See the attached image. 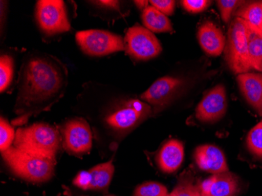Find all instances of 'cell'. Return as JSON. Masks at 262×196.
<instances>
[{
    "label": "cell",
    "instance_id": "obj_1",
    "mask_svg": "<svg viewBox=\"0 0 262 196\" xmlns=\"http://www.w3.org/2000/svg\"><path fill=\"white\" fill-rule=\"evenodd\" d=\"M68 76L67 68L57 57L39 53L28 56L19 72L17 117L13 124H24L33 115L50 110L64 96Z\"/></svg>",
    "mask_w": 262,
    "mask_h": 196
},
{
    "label": "cell",
    "instance_id": "obj_2",
    "mask_svg": "<svg viewBox=\"0 0 262 196\" xmlns=\"http://www.w3.org/2000/svg\"><path fill=\"white\" fill-rule=\"evenodd\" d=\"M62 138L57 128L47 123H35L19 128L16 132L14 146L34 157L56 163Z\"/></svg>",
    "mask_w": 262,
    "mask_h": 196
},
{
    "label": "cell",
    "instance_id": "obj_3",
    "mask_svg": "<svg viewBox=\"0 0 262 196\" xmlns=\"http://www.w3.org/2000/svg\"><path fill=\"white\" fill-rule=\"evenodd\" d=\"M3 159L13 173L26 181L41 183L49 181L54 175L56 163L34 157L14 146L1 153Z\"/></svg>",
    "mask_w": 262,
    "mask_h": 196
},
{
    "label": "cell",
    "instance_id": "obj_4",
    "mask_svg": "<svg viewBox=\"0 0 262 196\" xmlns=\"http://www.w3.org/2000/svg\"><path fill=\"white\" fill-rule=\"evenodd\" d=\"M224 51L225 62L234 74L254 70L249 55L247 25L243 19L235 17L231 22Z\"/></svg>",
    "mask_w": 262,
    "mask_h": 196
},
{
    "label": "cell",
    "instance_id": "obj_5",
    "mask_svg": "<svg viewBox=\"0 0 262 196\" xmlns=\"http://www.w3.org/2000/svg\"><path fill=\"white\" fill-rule=\"evenodd\" d=\"M76 39L81 50L90 56H105L125 51L123 38L108 31H80L76 33Z\"/></svg>",
    "mask_w": 262,
    "mask_h": 196
},
{
    "label": "cell",
    "instance_id": "obj_6",
    "mask_svg": "<svg viewBox=\"0 0 262 196\" xmlns=\"http://www.w3.org/2000/svg\"><path fill=\"white\" fill-rule=\"evenodd\" d=\"M35 17L41 31L48 36L64 33L71 29L66 5L61 0L37 1Z\"/></svg>",
    "mask_w": 262,
    "mask_h": 196
},
{
    "label": "cell",
    "instance_id": "obj_7",
    "mask_svg": "<svg viewBox=\"0 0 262 196\" xmlns=\"http://www.w3.org/2000/svg\"><path fill=\"white\" fill-rule=\"evenodd\" d=\"M126 54L137 60H148L162 52V46L157 36L138 24L129 28L124 39Z\"/></svg>",
    "mask_w": 262,
    "mask_h": 196
},
{
    "label": "cell",
    "instance_id": "obj_8",
    "mask_svg": "<svg viewBox=\"0 0 262 196\" xmlns=\"http://www.w3.org/2000/svg\"><path fill=\"white\" fill-rule=\"evenodd\" d=\"M61 134L63 147L69 154L81 156L91 151L92 134L84 119H71L63 126Z\"/></svg>",
    "mask_w": 262,
    "mask_h": 196
},
{
    "label": "cell",
    "instance_id": "obj_9",
    "mask_svg": "<svg viewBox=\"0 0 262 196\" xmlns=\"http://www.w3.org/2000/svg\"><path fill=\"white\" fill-rule=\"evenodd\" d=\"M152 114L149 104L139 100H130L122 108L113 113L106 119V122L113 129L126 130L135 127L138 122L145 120Z\"/></svg>",
    "mask_w": 262,
    "mask_h": 196
},
{
    "label": "cell",
    "instance_id": "obj_10",
    "mask_svg": "<svg viewBox=\"0 0 262 196\" xmlns=\"http://www.w3.org/2000/svg\"><path fill=\"white\" fill-rule=\"evenodd\" d=\"M227 110V97L225 86L222 84L206 93L197 106L195 116L203 122H215L220 120Z\"/></svg>",
    "mask_w": 262,
    "mask_h": 196
},
{
    "label": "cell",
    "instance_id": "obj_11",
    "mask_svg": "<svg viewBox=\"0 0 262 196\" xmlns=\"http://www.w3.org/2000/svg\"><path fill=\"white\" fill-rule=\"evenodd\" d=\"M182 85V81L177 78L170 76L160 78L141 94V100L154 109V113H160L168 104Z\"/></svg>",
    "mask_w": 262,
    "mask_h": 196
},
{
    "label": "cell",
    "instance_id": "obj_12",
    "mask_svg": "<svg viewBox=\"0 0 262 196\" xmlns=\"http://www.w3.org/2000/svg\"><path fill=\"white\" fill-rule=\"evenodd\" d=\"M198 186L201 196H237L241 191L239 178L229 171L213 175Z\"/></svg>",
    "mask_w": 262,
    "mask_h": 196
},
{
    "label": "cell",
    "instance_id": "obj_13",
    "mask_svg": "<svg viewBox=\"0 0 262 196\" xmlns=\"http://www.w3.org/2000/svg\"><path fill=\"white\" fill-rule=\"evenodd\" d=\"M194 159L198 167L208 173L216 175L229 171L223 151L212 144L199 146L195 150Z\"/></svg>",
    "mask_w": 262,
    "mask_h": 196
},
{
    "label": "cell",
    "instance_id": "obj_14",
    "mask_svg": "<svg viewBox=\"0 0 262 196\" xmlns=\"http://www.w3.org/2000/svg\"><path fill=\"white\" fill-rule=\"evenodd\" d=\"M236 80L247 102L262 117L261 72H247L238 75Z\"/></svg>",
    "mask_w": 262,
    "mask_h": 196
},
{
    "label": "cell",
    "instance_id": "obj_15",
    "mask_svg": "<svg viewBox=\"0 0 262 196\" xmlns=\"http://www.w3.org/2000/svg\"><path fill=\"white\" fill-rule=\"evenodd\" d=\"M197 37L202 49L209 55L217 57L225 50V35L220 28L210 20H205L200 25Z\"/></svg>",
    "mask_w": 262,
    "mask_h": 196
},
{
    "label": "cell",
    "instance_id": "obj_16",
    "mask_svg": "<svg viewBox=\"0 0 262 196\" xmlns=\"http://www.w3.org/2000/svg\"><path fill=\"white\" fill-rule=\"evenodd\" d=\"M157 163L163 172L171 173L178 170L184 159V146L178 140L166 141L159 151Z\"/></svg>",
    "mask_w": 262,
    "mask_h": 196
},
{
    "label": "cell",
    "instance_id": "obj_17",
    "mask_svg": "<svg viewBox=\"0 0 262 196\" xmlns=\"http://www.w3.org/2000/svg\"><path fill=\"white\" fill-rule=\"evenodd\" d=\"M143 25L148 30L156 33L173 32V26L167 16L152 6H148L142 11Z\"/></svg>",
    "mask_w": 262,
    "mask_h": 196
},
{
    "label": "cell",
    "instance_id": "obj_18",
    "mask_svg": "<svg viewBox=\"0 0 262 196\" xmlns=\"http://www.w3.org/2000/svg\"><path fill=\"white\" fill-rule=\"evenodd\" d=\"M88 171L91 175L90 190H94V191L107 190L113 179L115 171L113 159L106 163L97 165Z\"/></svg>",
    "mask_w": 262,
    "mask_h": 196
},
{
    "label": "cell",
    "instance_id": "obj_19",
    "mask_svg": "<svg viewBox=\"0 0 262 196\" xmlns=\"http://www.w3.org/2000/svg\"><path fill=\"white\" fill-rule=\"evenodd\" d=\"M246 25L249 55L253 69L262 73V32L247 23Z\"/></svg>",
    "mask_w": 262,
    "mask_h": 196
},
{
    "label": "cell",
    "instance_id": "obj_20",
    "mask_svg": "<svg viewBox=\"0 0 262 196\" xmlns=\"http://www.w3.org/2000/svg\"><path fill=\"white\" fill-rule=\"evenodd\" d=\"M235 17L262 32V1L245 3L235 12Z\"/></svg>",
    "mask_w": 262,
    "mask_h": 196
},
{
    "label": "cell",
    "instance_id": "obj_21",
    "mask_svg": "<svg viewBox=\"0 0 262 196\" xmlns=\"http://www.w3.org/2000/svg\"><path fill=\"white\" fill-rule=\"evenodd\" d=\"M168 196H201L198 185H194L193 177L185 171L179 178L178 184Z\"/></svg>",
    "mask_w": 262,
    "mask_h": 196
},
{
    "label": "cell",
    "instance_id": "obj_22",
    "mask_svg": "<svg viewBox=\"0 0 262 196\" xmlns=\"http://www.w3.org/2000/svg\"><path fill=\"white\" fill-rule=\"evenodd\" d=\"M246 144L249 153L256 159L262 160V121L248 133Z\"/></svg>",
    "mask_w": 262,
    "mask_h": 196
},
{
    "label": "cell",
    "instance_id": "obj_23",
    "mask_svg": "<svg viewBox=\"0 0 262 196\" xmlns=\"http://www.w3.org/2000/svg\"><path fill=\"white\" fill-rule=\"evenodd\" d=\"M14 60L4 54L0 58V91L4 93L11 84L14 76Z\"/></svg>",
    "mask_w": 262,
    "mask_h": 196
},
{
    "label": "cell",
    "instance_id": "obj_24",
    "mask_svg": "<svg viewBox=\"0 0 262 196\" xmlns=\"http://www.w3.org/2000/svg\"><path fill=\"white\" fill-rule=\"evenodd\" d=\"M168 191L160 183L148 181L137 187L133 196H168Z\"/></svg>",
    "mask_w": 262,
    "mask_h": 196
},
{
    "label": "cell",
    "instance_id": "obj_25",
    "mask_svg": "<svg viewBox=\"0 0 262 196\" xmlns=\"http://www.w3.org/2000/svg\"><path fill=\"white\" fill-rule=\"evenodd\" d=\"M16 134L13 126L7 119L1 117L0 119V150L1 153L11 147L12 143L15 140Z\"/></svg>",
    "mask_w": 262,
    "mask_h": 196
},
{
    "label": "cell",
    "instance_id": "obj_26",
    "mask_svg": "<svg viewBox=\"0 0 262 196\" xmlns=\"http://www.w3.org/2000/svg\"><path fill=\"white\" fill-rule=\"evenodd\" d=\"M245 1L239 0H219L217 5L221 12L222 20L225 23H229L234 12L245 4Z\"/></svg>",
    "mask_w": 262,
    "mask_h": 196
},
{
    "label": "cell",
    "instance_id": "obj_27",
    "mask_svg": "<svg viewBox=\"0 0 262 196\" xmlns=\"http://www.w3.org/2000/svg\"><path fill=\"white\" fill-rule=\"evenodd\" d=\"M210 4H211L210 1H206V0H183V1H181L182 7L186 11L192 13V14H197V13L204 11L208 8Z\"/></svg>",
    "mask_w": 262,
    "mask_h": 196
},
{
    "label": "cell",
    "instance_id": "obj_28",
    "mask_svg": "<svg viewBox=\"0 0 262 196\" xmlns=\"http://www.w3.org/2000/svg\"><path fill=\"white\" fill-rule=\"evenodd\" d=\"M149 4L165 15L170 16L174 12L176 2L173 0H151Z\"/></svg>",
    "mask_w": 262,
    "mask_h": 196
},
{
    "label": "cell",
    "instance_id": "obj_29",
    "mask_svg": "<svg viewBox=\"0 0 262 196\" xmlns=\"http://www.w3.org/2000/svg\"><path fill=\"white\" fill-rule=\"evenodd\" d=\"M73 185L82 190H90L91 175L89 171H81L73 180Z\"/></svg>",
    "mask_w": 262,
    "mask_h": 196
},
{
    "label": "cell",
    "instance_id": "obj_30",
    "mask_svg": "<svg viewBox=\"0 0 262 196\" xmlns=\"http://www.w3.org/2000/svg\"><path fill=\"white\" fill-rule=\"evenodd\" d=\"M93 4L105 8L119 9V3L118 1H93Z\"/></svg>",
    "mask_w": 262,
    "mask_h": 196
},
{
    "label": "cell",
    "instance_id": "obj_31",
    "mask_svg": "<svg viewBox=\"0 0 262 196\" xmlns=\"http://www.w3.org/2000/svg\"><path fill=\"white\" fill-rule=\"evenodd\" d=\"M135 4L140 10H144L146 7H148L149 1H139L138 0V1H135Z\"/></svg>",
    "mask_w": 262,
    "mask_h": 196
},
{
    "label": "cell",
    "instance_id": "obj_32",
    "mask_svg": "<svg viewBox=\"0 0 262 196\" xmlns=\"http://www.w3.org/2000/svg\"><path fill=\"white\" fill-rule=\"evenodd\" d=\"M107 196H114V195H107Z\"/></svg>",
    "mask_w": 262,
    "mask_h": 196
}]
</instances>
